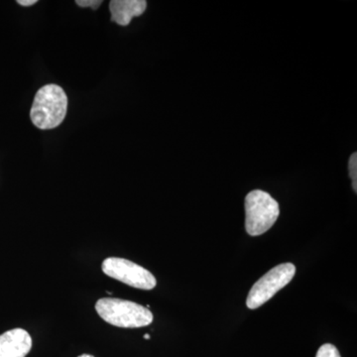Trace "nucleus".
I'll use <instances>...</instances> for the list:
<instances>
[{
  "label": "nucleus",
  "instance_id": "39448f33",
  "mask_svg": "<svg viewBox=\"0 0 357 357\" xmlns=\"http://www.w3.org/2000/svg\"><path fill=\"white\" fill-rule=\"evenodd\" d=\"M102 269L110 278L131 287L140 290H152L156 287V278L151 272L124 258H107L102 262Z\"/></svg>",
  "mask_w": 357,
  "mask_h": 357
},
{
  "label": "nucleus",
  "instance_id": "7ed1b4c3",
  "mask_svg": "<svg viewBox=\"0 0 357 357\" xmlns=\"http://www.w3.org/2000/svg\"><path fill=\"white\" fill-rule=\"evenodd\" d=\"M280 215L279 204L268 192L255 190L245 198V229L249 236L265 234Z\"/></svg>",
  "mask_w": 357,
  "mask_h": 357
},
{
  "label": "nucleus",
  "instance_id": "f8f14e48",
  "mask_svg": "<svg viewBox=\"0 0 357 357\" xmlns=\"http://www.w3.org/2000/svg\"><path fill=\"white\" fill-rule=\"evenodd\" d=\"M79 357H93V356H89V354H83V356H79Z\"/></svg>",
  "mask_w": 357,
  "mask_h": 357
},
{
  "label": "nucleus",
  "instance_id": "9d476101",
  "mask_svg": "<svg viewBox=\"0 0 357 357\" xmlns=\"http://www.w3.org/2000/svg\"><path fill=\"white\" fill-rule=\"evenodd\" d=\"M76 3L81 7H91L93 9H98L102 6V0H77Z\"/></svg>",
  "mask_w": 357,
  "mask_h": 357
},
{
  "label": "nucleus",
  "instance_id": "6e6552de",
  "mask_svg": "<svg viewBox=\"0 0 357 357\" xmlns=\"http://www.w3.org/2000/svg\"><path fill=\"white\" fill-rule=\"evenodd\" d=\"M316 357H342L335 345L326 344L319 347Z\"/></svg>",
  "mask_w": 357,
  "mask_h": 357
},
{
  "label": "nucleus",
  "instance_id": "f257e3e1",
  "mask_svg": "<svg viewBox=\"0 0 357 357\" xmlns=\"http://www.w3.org/2000/svg\"><path fill=\"white\" fill-rule=\"evenodd\" d=\"M68 110V98L58 84H46L37 91L30 117L36 128L47 130L58 128L64 121Z\"/></svg>",
  "mask_w": 357,
  "mask_h": 357
},
{
  "label": "nucleus",
  "instance_id": "423d86ee",
  "mask_svg": "<svg viewBox=\"0 0 357 357\" xmlns=\"http://www.w3.org/2000/svg\"><path fill=\"white\" fill-rule=\"evenodd\" d=\"M32 349V338L23 328L0 335V357H25Z\"/></svg>",
  "mask_w": 357,
  "mask_h": 357
},
{
  "label": "nucleus",
  "instance_id": "9b49d317",
  "mask_svg": "<svg viewBox=\"0 0 357 357\" xmlns=\"http://www.w3.org/2000/svg\"><path fill=\"white\" fill-rule=\"evenodd\" d=\"M17 3L21 6H31L37 3V0H18Z\"/></svg>",
  "mask_w": 357,
  "mask_h": 357
},
{
  "label": "nucleus",
  "instance_id": "1a4fd4ad",
  "mask_svg": "<svg viewBox=\"0 0 357 357\" xmlns=\"http://www.w3.org/2000/svg\"><path fill=\"white\" fill-rule=\"evenodd\" d=\"M349 175L352 180V189L357 192V154L354 153L349 159Z\"/></svg>",
  "mask_w": 357,
  "mask_h": 357
},
{
  "label": "nucleus",
  "instance_id": "ddd939ff",
  "mask_svg": "<svg viewBox=\"0 0 357 357\" xmlns=\"http://www.w3.org/2000/svg\"><path fill=\"white\" fill-rule=\"evenodd\" d=\"M144 338H145V340H149L150 335H144Z\"/></svg>",
  "mask_w": 357,
  "mask_h": 357
},
{
  "label": "nucleus",
  "instance_id": "0eeeda50",
  "mask_svg": "<svg viewBox=\"0 0 357 357\" xmlns=\"http://www.w3.org/2000/svg\"><path fill=\"white\" fill-rule=\"evenodd\" d=\"M147 8L145 0H112L109 3L112 20L121 26H128L133 17L142 15Z\"/></svg>",
  "mask_w": 357,
  "mask_h": 357
},
{
  "label": "nucleus",
  "instance_id": "20e7f679",
  "mask_svg": "<svg viewBox=\"0 0 357 357\" xmlns=\"http://www.w3.org/2000/svg\"><path fill=\"white\" fill-rule=\"evenodd\" d=\"M295 274L296 267L292 263H283L267 272L249 291L246 300L249 309H258L264 305L275 294L287 286Z\"/></svg>",
  "mask_w": 357,
  "mask_h": 357
},
{
  "label": "nucleus",
  "instance_id": "f03ea898",
  "mask_svg": "<svg viewBox=\"0 0 357 357\" xmlns=\"http://www.w3.org/2000/svg\"><path fill=\"white\" fill-rule=\"evenodd\" d=\"M96 310L105 323L119 328H142L149 326L154 319L153 314L148 307L116 298L98 300Z\"/></svg>",
  "mask_w": 357,
  "mask_h": 357
}]
</instances>
